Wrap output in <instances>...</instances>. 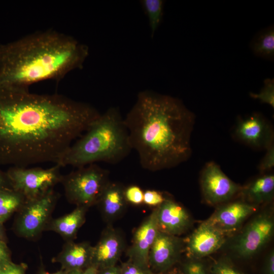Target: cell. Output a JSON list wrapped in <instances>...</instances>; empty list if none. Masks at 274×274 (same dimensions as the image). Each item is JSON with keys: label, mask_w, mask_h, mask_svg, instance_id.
<instances>
[{"label": "cell", "mask_w": 274, "mask_h": 274, "mask_svg": "<svg viewBox=\"0 0 274 274\" xmlns=\"http://www.w3.org/2000/svg\"><path fill=\"white\" fill-rule=\"evenodd\" d=\"M132 150L124 118L119 109L113 107L100 114L56 164L76 168L97 162L114 164Z\"/></svg>", "instance_id": "277c9868"}, {"label": "cell", "mask_w": 274, "mask_h": 274, "mask_svg": "<svg viewBox=\"0 0 274 274\" xmlns=\"http://www.w3.org/2000/svg\"><path fill=\"white\" fill-rule=\"evenodd\" d=\"M83 271L82 270L79 269L71 270L64 271V274H82Z\"/></svg>", "instance_id": "d590c367"}, {"label": "cell", "mask_w": 274, "mask_h": 274, "mask_svg": "<svg viewBox=\"0 0 274 274\" xmlns=\"http://www.w3.org/2000/svg\"><path fill=\"white\" fill-rule=\"evenodd\" d=\"M10 260V252L6 243L0 239V264Z\"/></svg>", "instance_id": "d6a6232c"}, {"label": "cell", "mask_w": 274, "mask_h": 274, "mask_svg": "<svg viewBox=\"0 0 274 274\" xmlns=\"http://www.w3.org/2000/svg\"><path fill=\"white\" fill-rule=\"evenodd\" d=\"M156 207L135 230L132 243L127 251L129 260L146 269L150 250L159 232Z\"/></svg>", "instance_id": "7c38bea8"}, {"label": "cell", "mask_w": 274, "mask_h": 274, "mask_svg": "<svg viewBox=\"0 0 274 274\" xmlns=\"http://www.w3.org/2000/svg\"><path fill=\"white\" fill-rule=\"evenodd\" d=\"M273 232L274 220L272 215L262 213L245 226L237 237L232 248L240 257H251L269 242Z\"/></svg>", "instance_id": "ba28073f"}, {"label": "cell", "mask_w": 274, "mask_h": 274, "mask_svg": "<svg viewBox=\"0 0 274 274\" xmlns=\"http://www.w3.org/2000/svg\"><path fill=\"white\" fill-rule=\"evenodd\" d=\"M250 47L259 57L273 59L274 56V28L270 26L259 32L253 39Z\"/></svg>", "instance_id": "7402d4cb"}, {"label": "cell", "mask_w": 274, "mask_h": 274, "mask_svg": "<svg viewBox=\"0 0 274 274\" xmlns=\"http://www.w3.org/2000/svg\"><path fill=\"white\" fill-rule=\"evenodd\" d=\"M64 271H63L62 270H60L59 271H58L57 272H53V273H50V272H47L45 270H42L40 273L39 274H64Z\"/></svg>", "instance_id": "8d00e7d4"}, {"label": "cell", "mask_w": 274, "mask_h": 274, "mask_svg": "<svg viewBox=\"0 0 274 274\" xmlns=\"http://www.w3.org/2000/svg\"><path fill=\"white\" fill-rule=\"evenodd\" d=\"M61 167L56 164L48 168L14 166L6 177L12 189L30 200L44 195L60 183Z\"/></svg>", "instance_id": "8992f818"}, {"label": "cell", "mask_w": 274, "mask_h": 274, "mask_svg": "<svg viewBox=\"0 0 274 274\" xmlns=\"http://www.w3.org/2000/svg\"><path fill=\"white\" fill-rule=\"evenodd\" d=\"M257 207L244 200L233 201L218 208L205 221L227 235L238 229Z\"/></svg>", "instance_id": "8fae6325"}, {"label": "cell", "mask_w": 274, "mask_h": 274, "mask_svg": "<svg viewBox=\"0 0 274 274\" xmlns=\"http://www.w3.org/2000/svg\"><path fill=\"white\" fill-rule=\"evenodd\" d=\"M98 270L97 266L91 264L83 271L82 274H97Z\"/></svg>", "instance_id": "836d02e7"}, {"label": "cell", "mask_w": 274, "mask_h": 274, "mask_svg": "<svg viewBox=\"0 0 274 274\" xmlns=\"http://www.w3.org/2000/svg\"><path fill=\"white\" fill-rule=\"evenodd\" d=\"M156 209L160 231L178 236L185 232L190 226L191 219L187 211L172 198L166 197Z\"/></svg>", "instance_id": "2e32d148"}, {"label": "cell", "mask_w": 274, "mask_h": 274, "mask_svg": "<svg viewBox=\"0 0 274 274\" xmlns=\"http://www.w3.org/2000/svg\"><path fill=\"white\" fill-rule=\"evenodd\" d=\"M274 166L273 143L266 149V153L259 165V170L262 173L271 170Z\"/></svg>", "instance_id": "f546056e"}, {"label": "cell", "mask_w": 274, "mask_h": 274, "mask_svg": "<svg viewBox=\"0 0 274 274\" xmlns=\"http://www.w3.org/2000/svg\"><path fill=\"white\" fill-rule=\"evenodd\" d=\"M140 3L148 20L151 37L153 38L162 21L164 1L162 0H141Z\"/></svg>", "instance_id": "603a6c76"}, {"label": "cell", "mask_w": 274, "mask_h": 274, "mask_svg": "<svg viewBox=\"0 0 274 274\" xmlns=\"http://www.w3.org/2000/svg\"><path fill=\"white\" fill-rule=\"evenodd\" d=\"M125 245L121 231L108 226L93 246L92 264L98 269L115 266L124 251Z\"/></svg>", "instance_id": "9a60e30c"}, {"label": "cell", "mask_w": 274, "mask_h": 274, "mask_svg": "<svg viewBox=\"0 0 274 274\" xmlns=\"http://www.w3.org/2000/svg\"><path fill=\"white\" fill-rule=\"evenodd\" d=\"M210 274H245L227 259H220L212 265Z\"/></svg>", "instance_id": "d4e9b609"}, {"label": "cell", "mask_w": 274, "mask_h": 274, "mask_svg": "<svg viewBox=\"0 0 274 274\" xmlns=\"http://www.w3.org/2000/svg\"><path fill=\"white\" fill-rule=\"evenodd\" d=\"M88 208L76 207L71 213L61 217L51 218L44 231H52L59 234L66 242L74 241L86 219Z\"/></svg>", "instance_id": "d6986e66"}, {"label": "cell", "mask_w": 274, "mask_h": 274, "mask_svg": "<svg viewBox=\"0 0 274 274\" xmlns=\"http://www.w3.org/2000/svg\"><path fill=\"white\" fill-rule=\"evenodd\" d=\"M124 188L121 183L110 181L102 191L96 205L106 222L111 223L125 213L128 203Z\"/></svg>", "instance_id": "e0dca14e"}, {"label": "cell", "mask_w": 274, "mask_h": 274, "mask_svg": "<svg viewBox=\"0 0 274 274\" xmlns=\"http://www.w3.org/2000/svg\"><path fill=\"white\" fill-rule=\"evenodd\" d=\"M165 198L166 197L161 192L149 189L144 192L143 203L156 208L162 203Z\"/></svg>", "instance_id": "4316f807"}, {"label": "cell", "mask_w": 274, "mask_h": 274, "mask_svg": "<svg viewBox=\"0 0 274 274\" xmlns=\"http://www.w3.org/2000/svg\"><path fill=\"white\" fill-rule=\"evenodd\" d=\"M100 115L63 95L0 86V163L56 164Z\"/></svg>", "instance_id": "6da1fadb"}, {"label": "cell", "mask_w": 274, "mask_h": 274, "mask_svg": "<svg viewBox=\"0 0 274 274\" xmlns=\"http://www.w3.org/2000/svg\"><path fill=\"white\" fill-rule=\"evenodd\" d=\"M124 195L128 203L140 205L143 203L144 191L135 185L125 187Z\"/></svg>", "instance_id": "484cf974"}, {"label": "cell", "mask_w": 274, "mask_h": 274, "mask_svg": "<svg viewBox=\"0 0 274 274\" xmlns=\"http://www.w3.org/2000/svg\"><path fill=\"white\" fill-rule=\"evenodd\" d=\"M27 265L13 262L11 260L0 264V274H26Z\"/></svg>", "instance_id": "83f0119b"}, {"label": "cell", "mask_w": 274, "mask_h": 274, "mask_svg": "<svg viewBox=\"0 0 274 274\" xmlns=\"http://www.w3.org/2000/svg\"><path fill=\"white\" fill-rule=\"evenodd\" d=\"M250 95L255 99H258L262 103L274 108V80L267 78L264 81V86L259 93L251 92Z\"/></svg>", "instance_id": "cb8c5ba5"}, {"label": "cell", "mask_w": 274, "mask_h": 274, "mask_svg": "<svg viewBox=\"0 0 274 274\" xmlns=\"http://www.w3.org/2000/svg\"><path fill=\"white\" fill-rule=\"evenodd\" d=\"M26 199L20 193L11 188L0 190V223H3L14 212L18 211Z\"/></svg>", "instance_id": "44dd1931"}, {"label": "cell", "mask_w": 274, "mask_h": 274, "mask_svg": "<svg viewBox=\"0 0 274 274\" xmlns=\"http://www.w3.org/2000/svg\"><path fill=\"white\" fill-rule=\"evenodd\" d=\"M59 194L54 189L38 198L26 200L14 223L17 234L26 239L38 237L50 220Z\"/></svg>", "instance_id": "52a82bcc"}, {"label": "cell", "mask_w": 274, "mask_h": 274, "mask_svg": "<svg viewBox=\"0 0 274 274\" xmlns=\"http://www.w3.org/2000/svg\"><path fill=\"white\" fill-rule=\"evenodd\" d=\"M263 274H274V252L271 250L266 257Z\"/></svg>", "instance_id": "1f68e13d"}, {"label": "cell", "mask_w": 274, "mask_h": 274, "mask_svg": "<svg viewBox=\"0 0 274 274\" xmlns=\"http://www.w3.org/2000/svg\"><path fill=\"white\" fill-rule=\"evenodd\" d=\"M203 196L208 203L216 205L230 200L239 194L242 186L230 180L215 162H208L200 177Z\"/></svg>", "instance_id": "9c48e42d"}, {"label": "cell", "mask_w": 274, "mask_h": 274, "mask_svg": "<svg viewBox=\"0 0 274 274\" xmlns=\"http://www.w3.org/2000/svg\"><path fill=\"white\" fill-rule=\"evenodd\" d=\"M2 223H0V239H2L3 241H4L3 239L4 237V232L2 227Z\"/></svg>", "instance_id": "74e56055"}, {"label": "cell", "mask_w": 274, "mask_h": 274, "mask_svg": "<svg viewBox=\"0 0 274 274\" xmlns=\"http://www.w3.org/2000/svg\"><path fill=\"white\" fill-rule=\"evenodd\" d=\"M236 137L243 143L257 148L267 149L273 144L271 125L260 114L240 119L235 130Z\"/></svg>", "instance_id": "4fadbf2b"}, {"label": "cell", "mask_w": 274, "mask_h": 274, "mask_svg": "<svg viewBox=\"0 0 274 274\" xmlns=\"http://www.w3.org/2000/svg\"><path fill=\"white\" fill-rule=\"evenodd\" d=\"M93 246L88 242H66L60 252L53 259L61 266V270H84L92 264Z\"/></svg>", "instance_id": "ac0fdd59"}, {"label": "cell", "mask_w": 274, "mask_h": 274, "mask_svg": "<svg viewBox=\"0 0 274 274\" xmlns=\"http://www.w3.org/2000/svg\"><path fill=\"white\" fill-rule=\"evenodd\" d=\"M109 175L108 170L92 163L62 175L60 183L70 203L89 209L96 204L110 181Z\"/></svg>", "instance_id": "5b68a950"}, {"label": "cell", "mask_w": 274, "mask_h": 274, "mask_svg": "<svg viewBox=\"0 0 274 274\" xmlns=\"http://www.w3.org/2000/svg\"><path fill=\"white\" fill-rule=\"evenodd\" d=\"M148 270L129 260L124 264L120 272L121 274H147Z\"/></svg>", "instance_id": "4dcf8cb0"}, {"label": "cell", "mask_w": 274, "mask_h": 274, "mask_svg": "<svg viewBox=\"0 0 274 274\" xmlns=\"http://www.w3.org/2000/svg\"><path fill=\"white\" fill-rule=\"evenodd\" d=\"M182 249L178 236L159 231L149 253V268L160 272L168 270L179 260Z\"/></svg>", "instance_id": "30bf717a"}, {"label": "cell", "mask_w": 274, "mask_h": 274, "mask_svg": "<svg viewBox=\"0 0 274 274\" xmlns=\"http://www.w3.org/2000/svg\"><path fill=\"white\" fill-rule=\"evenodd\" d=\"M159 274H182V273H179L176 271H171V272H165V271H164L162 272H160Z\"/></svg>", "instance_id": "f35d334b"}, {"label": "cell", "mask_w": 274, "mask_h": 274, "mask_svg": "<svg viewBox=\"0 0 274 274\" xmlns=\"http://www.w3.org/2000/svg\"><path fill=\"white\" fill-rule=\"evenodd\" d=\"M226 235L205 221L193 231L186 246L188 256L198 259L219 250L225 242Z\"/></svg>", "instance_id": "5bb4252c"}, {"label": "cell", "mask_w": 274, "mask_h": 274, "mask_svg": "<svg viewBox=\"0 0 274 274\" xmlns=\"http://www.w3.org/2000/svg\"><path fill=\"white\" fill-rule=\"evenodd\" d=\"M124 121L132 149L144 169L170 168L190 157L195 116L179 98L141 91Z\"/></svg>", "instance_id": "7a4b0ae2"}, {"label": "cell", "mask_w": 274, "mask_h": 274, "mask_svg": "<svg viewBox=\"0 0 274 274\" xmlns=\"http://www.w3.org/2000/svg\"><path fill=\"white\" fill-rule=\"evenodd\" d=\"M183 274H208L202 262L198 259H191L185 263L183 267Z\"/></svg>", "instance_id": "f1b7e54d"}, {"label": "cell", "mask_w": 274, "mask_h": 274, "mask_svg": "<svg viewBox=\"0 0 274 274\" xmlns=\"http://www.w3.org/2000/svg\"><path fill=\"white\" fill-rule=\"evenodd\" d=\"M5 188L8 187L6 186V183L5 178L0 172V190Z\"/></svg>", "instance_id": "e575fe53"}, {"label": "cell", "mask_w": 274, "mask_h": 274, "mask_svg": "<svg viewBox=\"0 0 274 274\" xmlns=\"http://www.w3.org/2000/svg\"><path fill=\"white\" fill-rule=\"evenodd\" d=\"M88 55L87 45L62 32L46 30L27 35L6 50L0 86L28 88L40 81L59 80L82 68Z\"/></svg>", "instance_id": "3957f363"}, {"label": "cell", "mask_w": 274, "mask_h": 274, "mask_svg": "<svg viewBox=\"0 0 274 274\" xmlns=\"http://www.w3.org/2000/svg\"><path fill=\"white\" fill-rule=\"evenodd\" d=\"M239 194L244 201L258 206L271 201L274 194V175L266 174L257 178L244 187Z\"/></svg>", "instance_id": "ffe728a7"}]
</instances>
